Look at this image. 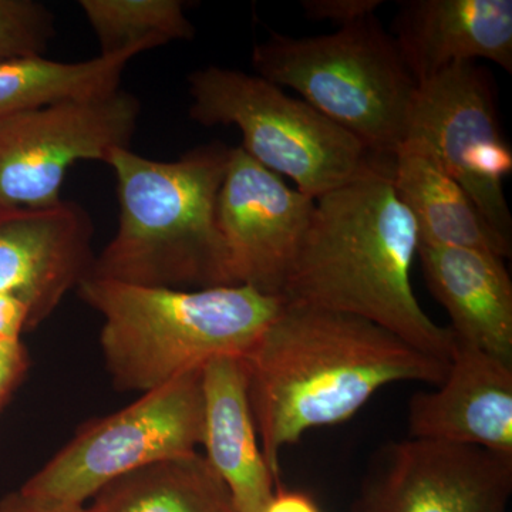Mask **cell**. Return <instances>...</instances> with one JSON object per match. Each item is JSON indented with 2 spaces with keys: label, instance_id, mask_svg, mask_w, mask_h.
<instances>
[{
  "label": "cell",
  "instance_id": "obj_4",
  "mask_svg": "<svg viewBox=\"0 0 512 512\" xmlns=\"http://www.w3.org/2000/svg\"><path fill=\"white\" fill-rule=\"evenodd\" d=\"M80 299L103 319L100 349L119 392H151L218 356L245 357L284 299L245 285L178 291L87 278Z\"/></svg>",
  "mask_w": 512,
  "mask_h": 512
},
{
  "label": "cell",
  "instance_id": "obj_19",
  "mask_svg": "<svg viewBox=\"0 0 512 512\" xmlns=\"http://www.w3.org/2000/svg\"><path fill=\"white\" fill-rule=\"evenodd\" d=\"M138 55L137 50H128L83 62L43 56L0 63V120L60 101L116 92L128 63Z\"/></svg>",
  "mask_w": 512,
  "mask_h": 512
},
{
  "label": "cell",
  "instance_id": "obj_23",
  "mask_svg": "<svg viewBox=\"0 0 512 512\" xmlns=\"http://www.w3.org/2000/svg\"><path fill=\"white\" fill-rule=\"evenodd\" d=\"M30 369V356L25 343L0 349V412L15 394Z\"/></svg>",
  "mask_w": 512,
  "mask_h": 512
},
{
  "label": "cell",
  "instance_id": "obj_21",
  "mask_svg": "<svg viewBox=\"0 0 512 512\" xmlns=\"http://www.w3.org/2000/svg\"><path fill=\"white\" fill-rule=\"evenodd\" d=\"M56 18L36 0H0V63L45 56Z\"/></svg>",
  "mask_w": 512,
  "mask_h": 512
},
{
  "label": "cell",
  "instance_id": "obj_16",
  "mask_svg": "<svg viewBox=\"0 0 512 512\" xmlns=\"http://www.w3.org/2000/svg\"><path fill=\"white\" fill-rule=\"evenodd\" d=\"M204 457L227 485L238 512H264L278 484L259 444L244 357L218 356L202 367Z\"/></svg>",
  "mask_w": 512,
  "mask_h": 512
},
{
  "label": "cell",
  "instance_id": "obj_5",
  "mask_svg": "<svg viewBox=\"0 0 512 512\" xmlns=\"http://www.w3.org/2000/svg\"><path fill=\"white\" fill-rule=\"evenodd\" d=\"M252 66L262 79L301 94L373 156L394 158L402 146L416 82L376 15L332 35L271 32L254 47Z\"/></svg>",
  "mask_w": 512,
  "mask_h": 512
},
{
  "label": "cell",
  "instance_id": "obj_1",
  "mask_svg": "<svg viewBox=\"0 0 512 512\" xmlns=\"http://www.w3.org/2000/svg\"><path fill=\"white\" fill-rule=\"evenodd\" d=\"M259 444L276 483L308 431L345 423L389 384L437 387L448 363L359 316L289 305L244 357Z\"/></svg>",
  "mask_w": 512,
  "mask_h": 512
},
{
  "label": "cell",
  "instance_id": "obj_26",
  "mask_svg": "<svg viewBox=\"0 0 512 512\" xmlns=\"http://www.w3.org/2000/svg\"><path fill=\"white\" fill-rule=\"evenodd\" d=\"M264 512H322L312 497L278 485Z\"/></svg>",
  "mask_w": 512,
  "mask_h": 512
},
{
  "label": "cell",
  "instance_id": "obj_15",
  "mask_svg": "<svg viewBox=\"0 0 512 512\" xmlns=\"http://www.w3.org/2000/svg\"><path fill=\"white\" fill-rule=\"evenodd\" d=\"M424 279L458 345L512 365V282L504 259L476 249L419 244Z\"/></svg>",
  "mask_w": 512,
  "mask_h": 512
},
{
  "label": "cell",
  "instance_id": "obj_17",
  "mask_svg": "<svg viewBox=\"0 0 512 512\" xmlns=\"http://www.w3.org/2000/svg\"><path fill=\"white\" fill-rule=\"evenodd\" d=\"M392 178L416 221L421 244L510 258L512 245L487 224L463 187L427 151L400 147L393 158Z\"/></svg>",
  "mask_w": 512,
  "mask_h": 512
},
{
  "label": "cell",
  "instance_id": "obj_14",
  "mask_svg": "<svg viewBox=\"0 0 512 512\" xmlns=\"http://www.w3.org/2000/svg\"><path fill=\"white\" fill-rule=\"evenodd\" d=\"M393 26L394 43L416 84L477 59L512 73L511 0H410Z\"/></svg>",
  "mask_w": 512,
  "mask_h": 512
},
{
  "label": "cell",
  "instance_id": "obj_7",
  "mask_svg": "<svg viewBox=\"0 0 512 512\" xmlns=\"http://www.w3.org/2000/svg\"><path fill=\"white\" fill-rule=\"evenodd\" d=\"M202 439L200 369L141 394L119 412L84 423L19 490L43 500L84 505L130 471L198 453Z\"/></svg>",
  "mask_w": 512,
  "mask_h": 512
},
{
  "label": "cell",
  "instance_id": "obj_9",
  "mask_svg": "<svg viewBox=\"0 0 512 512\" xmlns=\"http://www.w3.org/2000/svg\"><path fill=\"white\" fill-rule=\"evenodd\" d=\"M140 113L137 97L120 89L0 120V211L59 204L67 171L130 148Z\"/></svg>",
  "mask_w": 512,
  "mask_h": 512
},
{
  "label": "cell",
  "instance_id": "obj_11",
  "mask_svg": "<svg viewBox=\"0 0 512 512\" xmlns=\"http://www.w3.org/2000/svg\"><path fill=\"white\" fill-rule=\"evenodd\" d=\"M315 201L232 147L217 201L231 284L281 298Z\"/></svg>",
  "mask_w": 512,
  "mask_h": 512
},
{
  "label": "cell",
  "instance_id": "obj_2",
  "mask_svg": "<svg viewBox=\"0 0 512 512\" xmlns=\"http://www.w3.org/2000/svg\"><path fill=\"white\" fill-rule=\"evenodd\" d=\"M392 170L393 158L377 157L352 181L315 201L281 298L370 320L450 363L453 332L427 315L413 291L419 228L397 195Z\"/></svg>",
  "mask_w": 512,
  "mask_h": 512
},
{
  "label": "cell",
  "instance_id": "obj_6",
  "mask_svg": "<svg viewBox=\"0 0 512 512\" xmlns=\"http://www.w3.org/2000/svg\"><path fill=\"white\" fill-rule=\"evenodd\" d=\"M190 116L205 127L235 126L242 150L313 200L342 187L377 158L355 136L281 87L227 67L188 76Z\"/></svg>",
  "mask_w": 512,
  "mask_h": 512
},
{
  "label": "cell",
  "instance_id": "obj_18",
  "mask_svg": "<svg viewBox=\"0 0 512 512\" xmlns=\"http://www.w3.org/2000/svg\"><path fill=\"white\" fill-rule=\"evenodd\" d=\"M84 512H238L204 454L167 458L104 485Z\"/></svg>",
  "mask_w": 512,
  "mask_h": 512
},
{
  "label": "cell",
  "instance_id": "obj_13",
  "mask_svg": "<svg viewBox=\"0 0 512 512\" xmlns=\"http://www.w3.org/2000/svg\"><path fill=\"white\" fill-rule=\"evenodd\" d=\"M407 423L412 439L512 457V365L456 343L446 379L414 394Z\"/></svg>",
  "mask_w": 512,
  "mask_h": 512
},
{
  "label": "cell",
  "instance_id": "obj_8",
  "mask_svg": "<svg viewBox=\"0 0 512 512\" xmlns=\"http://www.w3.org/2000/svg\"><path fill=\"white\" fill-rule=\"evenodd\" d=\"M402 146L427 151L511 244L504 178L512 171V151L501 136L493 83L483 67L454 63L416 84Z\"/></svg>",
  "mask_w": 512,
  "mask_h": 512
},
{
  "label": "cell",
  "instance_id": "obj_24",
  "mask_svg": "<svg viewBox=\"0 0 512 512\" xmlns=\"http://www.w3.org/2000/svg\"><path fill=\"white\" fill-rule=\"evenodd\" d=\"M29 332V311L12 296L0 295V349L18 345Z\"/></svg>",
  "mask_w": 512,
  "mask_h": 512
},
{
  "label": "cell",
  "instance_id": "obj_12",
  "mask_svg": "<svg viewBox=\"0 0 512 512\" xmlns=\"http://www.w3.org/2000/svg\"><path fill=\"white\" fill-rule=\"evenodd\" d=\"M94 224L74 201L0 211V295L29 311V332L92 272Z\"/></svg>",
  "mask_w": 512,
  "mask_h": 512
},
{
  "label": "cell",
  "instance_id": "obj_10",
  "mask_svg": "<svg viewBox=\"0 0 512 512\" xmlns=\"http://www.w3.org/2000/svg\"><path fill=\"white\" fill-rule=\"evenodd\" d=\"M511 494V456L409 437L373 454L355 511L507 512Z\"/></svg>",
  "mask_w": 512,
  "mask_h": 512
},
{
  "label": "cell",
  "instance_id": "obj_3",
  "mask_svg": "<svg viewBox=\"0 0 512 512\" xmlns=\"http://www.w3.org/2000/svg\"><path fill=\"white\" fill-rule=\"evenodd\" d=\"M231 148L212 141L175 161L114 151L119 225L89 278L178 291L232 286L217 225Z\"/></svg>",
  "mask_w": 512,
  "mask_h": 512
},
{
  "label": "cell",
  "instance_id": "obj_22",
  "mask_svg": "<svg viewBox=\"0 0 512 512\" xmlns=\"http://www.w3.org/2000/svg\"><path fill=\"white\" fill-rule=\"evenodd\" d=\"M306 18L336 23L340 28L353 25L382 8V0H302Z\"/></svg>",
  "mask_w": 512,
  "mask_h": 512
},
{
  "label": "cell",
  "instance_id": "obj_25",
  "mask_svg": "<svg viewBox=\"0 0 512 512\" xmlns=\"http://www.w3.org/2000/svg\"><path fill=\"white\" fill-rule=\"evenodd\" d=\"M0 512H84V505L43 500L16 490L0 498Z\"/></svg>",
  "mask_w": 512,
  "mask_h": 512
},
{
  "label": "cell",
  "instance_id": "obj_20",
  "mask_svg": "<svg viewBox=\"0 0 512 512\" xmlns=\"http://www.w3.org/2000/svg\"><path fill=\"white\" fill-rule=\"evenodd\" d=\"M101 56L148 52L195 36L183 0H80Z\"/></svg>",
  "mask_w": 512,
  "mask_h": 512
}]
</instances>
